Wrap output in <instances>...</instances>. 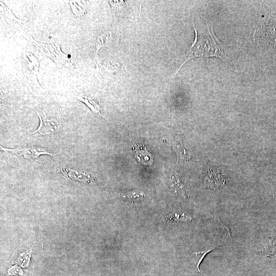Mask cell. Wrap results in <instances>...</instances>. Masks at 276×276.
I'll use <instances>...</instances> for the list:
<instances>
[{
	"instance_id": "cell-11",
	"label": "cell",
	"mask_w": 276,
	"mask_h": 276,
	"mask_svg": "<svg viewBox=\"0 0 276 276\" xmlns=\"http://www.w3.org/2000/svg\"><path fill=\"white\" fill-rule=\"evenodd\" d=\"M76 97L78 100L85 103L93 112L95 113L100 114L101 107L95 98L81 95L77 96Z\"/></svg>"
},
{
	"instance_id": "cell-5",
	"label": "cell",
	"mask_w": 276,
	"mask_h": 276,
	"mask_svg": "<svg viewBox=\"0 0 276 276\" xmlns=\"http://www.w3.org/2000/svg\"><path fill=\"white\" fill-rule=\"evenodd\" d=\"M1 149L4 151L10 152L17 157L22 156L30 160H33L42 154L52 155V154L46 149L34 146L24 148H18L14 149H6L1 146Z\"/></svg>"
},
{
	"instance_id": "cell-6",
	"label": "cell",
	"mask_w": 276,
	"mask_h": 276,
	"mask_svg": "<svg viewBox=\"0 0 276 276\" xmlns=\"http://www.w3.org/2000/svg\"><path fill=\"white\" fill-rule=\"evenodd\" d=\"M133 149L135 152V156L139 162L146 165H151L153 163L152 153L143 143L137 144H134Z\"/></svg>"
},
{
	"instance_id": "cell-16",
	"label": "cell",
	"mask_w": 276,
	"mask_h": 276,
	"mask_svg": "<svg viewBox=\"0 0 276 276\" xmlns=\"http://www.w3.org/2000/svg\"><path fill=\"white\" fill-rule=\"evenodd\" d=\"M120 195L123 198L131 201L141 200L147 196L145 193L141 191L129 192L125 193H122Z\"/></svg>"
},
{
	"instance_id": "cell-12",
	"label": "cell",
	"mask_w": 276,
	"mask_h": 276,
	"mask_svg": "<svg viewBox=\"0 0 276 276\" xmlns=\"http://www.w3.org/2000/svg\"><path fill=\"white\" fill-rule=\"evenodd\" d=\"M70 4L73 13L78 17L82 16L86 10L85 1H70Z\"/></svg>"
},
{
	"instance_id": "cell-14",
	"label": "cell",
	"mask_w": 276,
	"mask_h": 276,
	"mask_svg": "<svg viewBox=\"0 0 276 276\" xmlns=\"http://www.w3.org/2000/svg\"><path fill=\"white\" fill-rule=\"evenodd\" d=\"M276 251V237L267 240L263 246L262 252L265 255H272Z\"/></svg>"
},
{
	"instance_id": "cell-9",
	"label": "cell",
	"mask_w": 276,
	"mask_h": 276,
	"mask_svg": "<svg viewBox=\"0 0 276 276\" xmlns=\"http://www.w3.org/2000/svg\"><path fill=\"white\" fill-rule=\"evenodd\" d=\"M224 180L221 174L216 171H211L205 176L204 184L208 188L217 189L224 185Z\"/></svg>"
},
{
	"instance_id": "cell-2",
	"label": "cell",
	"mask_w": 276,
	"mask_h": 276,
	"mask_svg": "<svg viewBox=\"0 0 276 276\" xmlns=\"http://www.w3.org/2000/svg\"><path fill=\"white\" fill-rule=\"evenodd\" d=\"M34 44L44 54L53 60L60 67H68L71 62L68 55L64 53L58 44H44L32 39Z\"/></svg>"
},
{
	"instance_id": "cell-1",
	"label": "cell",
	"mask_w": 276,
	"mask_h": 276,
	"mask_svg": "<svg viewBox=\"0 0 276 276\" xmlns=\"http://www.w3.org/2000/svg\"><path fill=\"white\" fill-rule=\"evenodd\" d=\"M195 39L186 53V60L197 57H216L224 61L225 54L223 44L215 36L213 24L206 22L198 29L194 27Z\"/></svg>"
},
{
	"instance_id": "cell-8",
	"label": "cell",
	"mask_w": 276,
	"mask_h": 276,
	"mask_svg": "<svg viewBox=\"0 0 276 276\" xmlns=\"http://www.w3.org/2000/svg\"><path fill=\"white\" fill-rule=\"evenodd\" d=\"M1 15H3V18L7 24L14 29H19L22 25V21L17 19L12 13V12L9 10L2 2L1 3Z\"/></svg>"
},
{
	"instance_id": "cell-7",
	"label": "cell",
	"mask_w": 276,
	"mask_h": 276,
	"mask_svg": "<svg viewBox=\"0 0 276 276\" xmlns=\"http://www.w3.org/2000/svg\"><path fill=\"white\" fill-rule=\"evenodd\" d=\"M170 185L176 194L183 198L187 197L186 188L179 173L176 171L172 172L170 176Z\"/></svg>"
},
{
	"instance_id": "cell-15",
	"label": "cell",
	"mask_w": 276,
	"mask_h": 276,
	"mask_svg": "<svg viewBox=\"0 0 276 276\" xmlns=\"http://www.w3.org/2000/svg\"><path fill=\"white\" fill-rule=\"evenodd\" d=\"M217 246H214L211 247L206 250H203V251H200L198 252H194L192 253V255L193 256V259L194 260L195 264L196 265V268L198 270V271L199 272V265L201 262H202L203 259L204 258L205 255L209 252L210 251L213 250Z\"/></svg>"
},
{
	"instance_id": "cell-3",
	"label": "cell",
	"mask_w": 276,
	"mask_h": 276,
	"mask_svg": "<svg viewBox=\"0 0 276 276\" xmlns=\"http://www.w3.org/2000/svg\"><path fill=\"white\" fill-rule=\"evenodd\" d=\"M25 79L32 84H38L37 77L39 72V63L32 54L23 52L20 56Z\"/></svg>"
},
{
	"instance_id": "cell-4",
	"label": "cell",
	"mask_w": 276,
	"mask_h": 276,
	"mask_svg": "<svg viewBox=\"0 0 276 276\" xmlns=\"http://www.w3.org/2000/svg\"><path fill=\"white\" fill-rule=\"evenodd\" d=\"M33 109L36 112L40 119L39 127L36 131L32 133H35L34 136L47 135L60 131L62 125L58 119L48 117L43 112H40L34 108Z\"/></svg>"
},
{
	"instance_id": "cell-10",
	"label": "cell",
	"mask_w": 276,
	"mask_h": 276,
	"mask_svg": "<svg viewBox=\"0 0 276 276\" xmlns=\"http://www.w3.org/2000/svg\"><path fill=\"white\" fill-rule=\"evenodd\" d=\"M166 218L171 221L177 222H188L193 219L192 217L187 212L178 210L170 211L167 215Z\"/></svg>"
},
{
	"instance_id": "cell-13",
	"label": "cell",
	"mask_w": 276,
	"mask_h": 276,
	"mask_svg": "<svg viewBox=\"0 0 276 276\" xmlns=\"http://www.w3.org/2000/svg\"><path fill=\"white\" fill-rule=\"evenodd\" d=\"M112 31L107 30L99 35L96 41V48L98 51L102 47L107 45L111 40Z\"/></svg>"
}]
</instances>
